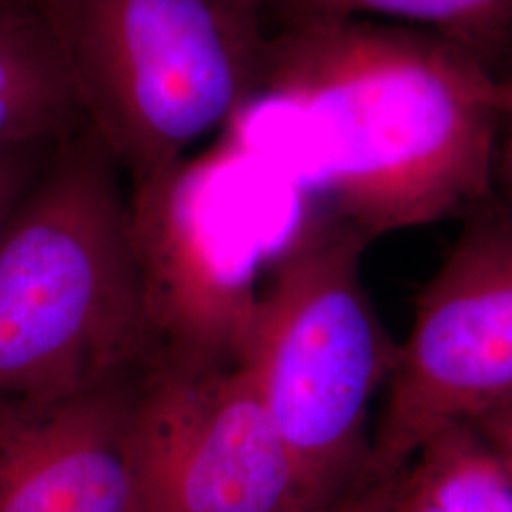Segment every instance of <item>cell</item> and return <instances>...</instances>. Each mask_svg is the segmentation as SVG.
Wrapping results in <instances>:
<instances>
[{
  "label": "cell",
  "mask_w": 512,
  "mask_h": 512,
  "mask_svg": "<svg viewBox=\"0 0 512 512\" xmlns=\"http://www.w3.org/2000/svg\"><path fill=\"white\" fill-rule=\"evenodd\" d=\"M135 378L48 406L0 408V512H145Z\"/></svg>",
  "instance_id": "52a82bcc"
},
{
  "label": "cell",
  "mask_w": 512,
  "mask_h": 512,
  "mask_svg": "<svg viewBox=\"0 0 512 512\" xmlns=\"http://www.w3.org/2000/svg\"><path fill=\"white\" fill-rule=\"evenodd\" d=\"M490 99H492L494 109L505 120H512V74L495 78Z\"/></svg>",
  "instance_id": "e0dca14e"
},
{
  "label": "cell",
  "mask_w": 512,
  "mask_h": 512,
  "mask_svg": "<svg viewBox=\"0 0 512 512\" xmlns=\"http://www.w3.org/2000/svg\"><path fill=\"white\" fill-rule=\"evenodd\" d=\"M368 243L330 209L304 215L243 342L311 507L368 478V410L399 353L363 283Z\"/></svg>",
  "instance_id": "277c9868"
},
{
  "label": "cell",
  "mask_w": 512,
  "mask_h": 512,
  "mask_svg": "<svg viewBox=\"0 0 512 512\" xmlns=\"http://www.w3.org/2000/svg\"><path fill=\"white\" fill-rule=\"evenodd\" d=\"M401 475L366 478L346 494L338 495L327 503L296 512H391Z\"/></svg>",
  "instance_id": "7c38bea8"
},
{
  "label": "cell",
  "mask_w": 512,
  "mask_h": 512,
  "mask_svg": "<svg viewBox=\"0 0 512 512\" xmlns=\"http://www.w3.org/2000/svg\"><path fill=\"white\" fill-rule=\"evenodd\" d=\"M42 0H0V23L37 18Z\"/></svg>",
  "instance_id": "2e32d148"
},
{
  "label": "cell",
  "mask_w": 512,
  "mask_h": 512,
  "mask_svg": "<svg viewBox=\"0 0 512 512\" xmlns=\"http://www.w3.org/2000/svg\"><path fill=\"white\" fill-rule=\"evenodd\" d=\"M122 169L90 126L63 139L0 236V408L139 374L164 346Z\"/></svg>",
  "instance_id": "7a4b0ae2"
},
{
  "label": "cell",
  "mask_w": 512,
  "mask_h": 512,
  "mask_svg": "<svg viewBox=\"0 0 512 512\" xmlns=\"http://www.w3.org/2000/svg\"><path fill=\"white\" fill-rule=\"evenodd\" d=\"M61 141L0 148V236Z\"/></svg>",
  "instance_id": "8fae6325"
},
{
  "label": "cell",
  "mask_w": 512,
  "mask_h": 512,
  "mask_svg": "<svg viewBox=\"0 0 512 512\" xmlns=\"http://www.w3.org/2000/svg\"><path fill=\"white\" fill-rule=\"evenodd\" d=\"M266 16V21H275L277 29L287 25L293 16L294 0H249Z\"/></svg>",
  "instance_id": "ac0fdd59"
},
{
  "label": "cell",
  "mask_w": 512,
  "mask_h": 512,
  "mask_svg": "<svg viewBox=\"0 0 512 512\" xmlns=\"http://www.w3.org/2000/svg\"><path fill=\"white\" fill-rule=\"evenodd\" d=\"M86 116L37 18L0 23V148L63 141Z\"/></svg>",
  "instance_id": "ba28073f"
},
{
  "label": "cell",
  "mask_w": 512,
  "mask_h": 512,
  "mask_svg": "<svg viewBox=\"0 0 512 512\" xmlns=\"http://www.w3.org/2000/svg\"><path fill=\"white\" fill-rule=\"evenodd\" d=\"M38 19L135 194L264 90L268 21L249 0H42Z\"/></svg>",
  "instance_id": "3957f363"
},
{
  "label": "cell",
  "mask_w": 512,
  "mask_h": 512,
  "mask_svg": "<svg viewBox=\"0 0 512 512\" xmlns=\"http://www.w3.org/2000/svg\"><path fill=\"white\" fill-rule=\"evenodd\" d=\"M391 512H439L431 501L421 494L420 488L406 476V469H404L399 486H397V494H395V501H393V509Z\"/></svg>",
  "instance_id": "5bb4252c"
},
{
  "label": "cell",
  "mask_w": 512,
  "mask_h": 512,
  "mask_svg": "<svg viewBox=\"0 0 512 512\" xmlns=\"http://www.w3.org/2000/svg\"><path fill=\"white\" fill-rule=\"evenodd\" d=\"M406 476L439 512H512V475L475 421L425 440Z\"/></svg>",
  "instance_id": "30bf717a"
},
{
  "label": "cell",
  "mask_w": 512,
  "mask_h": 512,
  "mask_svg": "<svg viewBox=\"0 0 512 512\" xmlns=\"http://www.w3.org/2000/svg\"><path fill=\"white\" fill-rule=\"evenodd\" d=\"M512 403V205L492 198L463 219L423 285L385 384L368 476L403 473L425 440Z\"/></svg>",
  "instance_id": "8992f818"
},
{
  "label": "cell",
  "mask_w": 512,
  "mask_h": 512,
  "mask_svg": "<svg viewBox=\"0 0 512 512\" xmlns=\"http://www.w3.org/2000/svg\"><path fill=\"white\" fill-rule=\"evenodd\" d=\"M484 437L490 440L495 452L505 461L512 475V403L503 404L475 420Z\"/></svg>",
  "instance_id": "4fadbf2b"
},
{
  "label": "cell",
  "mask_w": 512,
  "mask_h": 512,
  "mask_svg": "<svg viewBox=\"0 0 512 512\" xmlns=\"http://www.w3.org/2000/svg\"><path fill=\"white\" fill-rule=\"evenodd\" d=\"M365 14L401 19L435 33L475 57L494 76L512 57V0H294L287 25L319 16Z\"/></svg>",
  "instance_id": "9c48e42d"
},
{
  "label": "cell",
  "mask_w": 512,
  "mask_h": 512,
  "mask_svg": "<svg viewBox=\"0 0 512 512\" xmlns=\"http://www.w3.org/2000/svg\"><path fill=\"white\" fill-rule=\"evenodd\" d=\"M495 78L435 33L319 16L270 33L262 95L323 129L327 209L374 241L495 198Z\"/></svg>",
  "instance_id": "6da1fadb"
},
{
  "label": "cell",
  "mask_w": 512,
  "mask_h": 512,
  "mask_svg": "<svg viewBox=\"0 0 512 512\" xmlns=\"http://www.w3.org/2000/svg\"><path fill=\"white\" fill-rule=\"evenodd\" d=\"M133 454L145 512L311 507L243 346L164 342L133 385Z\"/></svg>",
  "instance_id": "5b68a950"
},
{
  "label": "cell",
  "mask_w": 512,
  "mask_h": 512,
  "mask_svg": "<svg viewBox=\"0 0 512 512\" xmlns=\"http://www.w3.org/2000/svg\"><path fill=\"white\" fill-rule=\"evenodd\" d=\"M511 126L507 129L505 137L499 141L497 148V162H495V186L499 184L503 194L507 196V203L512 205V120H507Z\"/></svg>",
  "instance_id": "9a60e30c"
}]
</instances>
